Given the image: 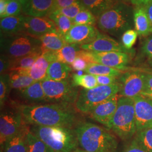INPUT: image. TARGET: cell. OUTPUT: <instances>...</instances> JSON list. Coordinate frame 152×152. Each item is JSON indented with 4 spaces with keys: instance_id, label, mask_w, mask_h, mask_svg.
Masks as SVG:
<instances>
[{
    "instance_id": "6da1fadb",
    "label": "cell",
    "mask_w": 152,
    "mask_h": 152,
    "mask_svg": "<svg viewBox=\"0 0 152 152\" xmlns=\"http://www.w3.org/2000/svg\"><path fill=\"white\" fill-rule=\"evenodd\" d=\"M18 108L24 124L45 127L73 128L79 122L72 106L59 104H23Z\"/></svg>"
},
{
    "instance_id": "7a4b0ae2",
    "label": "cell",
    "mask_w": 152,
    "mask_h": 152,
    "mask_svg": "<svg viewBox=\"0 0 152 152\" xmlns=\"http://www.w3.org/2000/svg\"><path fill=\"white\" fill-rule=\"evenodd\" d=\"M80 149L84 152H118V141L107 129L95 124L80 122L75 127Z\"/></svg>"
},
{
    "instance_id": "3957f363",
    "label": "cell",
    "mask_w": 152,
    "mask_h": 152,
    "mask_svg": "<svg viewBox=\"0 0 152 152\" xmlns=\"http://www.w3.org/2000/svg\"><path fill=\"white\" fill-rule=\"evenodd\" d=\"M30 131L53 152H77L80 149L75 129L31 125Z\"/></svg>"
},
{
    "instance_id": "277c9868",
    "label": "cell",
    "mask_w": 152,
    "mask_h": 152,
    "mask_svg": "<svg viewBox=\"0 0 152 152\" xmlns=\"http://www.w3.org/2000/svg\"><path fill=\"white\" fill-rule=\"evenodd\" d=\"M96 24L103 32L121 37L134 27V8L125 2L116 3L98 17Z\"/></svg>"
},
{
    "instance_id": "5b68a950",
    "label": "cell",
    "mask_w": 152,
    "mask_h": 152,
    "mask_svg": "<svg viewBox=\"0 0 152 152\" xmlns=\"http://www.w3.org/2000/svg\"><path fill=\"white\" fill-rule=\"evenodd\" d=\"M109 130L123 141L130 140L135 135L136 120L133 99L120 96Z\"/></svg>"
},
{
    "instance_id": "8992f818",
    "label": "cell",
    "mask_w": 152,
    "mask_h": 152,
    "mask_svg": "<svg viewBox=\"0 0 152 152\" xmlns=\"http://www.w3.org/2000/svg\"><path fill=\"white\" fill-rule=\"evenodd\" d=\"M120 92L118 83L110 85H98L91 89H82L75 104L76 109L84 114H89L92 109Z\"/></svg>"
},
{
    "instance_id": "52a82bcc",
    "label": "cell",
    "mask_w": 152,
    "mask_h": 152,
    "mask_svg": "<svg viewBox=\"0 0 152 152\" xmlns=\"http://www.w3.org/2000/svg\"><path fill=\"white\" fill-rule=\"evenodd\" d=\"M41 82L47 102L68 106L75 105L79 92L69 80L56 81L45 79Z\"/></svg>"
},
{
    "instance_id": "ba28073f",
    "label": "cell",
    "mask_w": 152,
    "mask_h": 152,
    "mask_svg": "<svg viewBox=\"0 0 152 152\" xmlns=\"http://www.w3.org/2000/svg\"><path fill=\"white\" fill-rule=\"evenodd\" d=\"M1 49L4 54L7 55L11 60L34 53L42 52L40 40L31 36H20L7 39L1 44Z\"/></svg>"
},
{
    "instance_id": "9c48e42d",
    "label": "cell",
    "mask_w": 152,
    "mask_h": 152,
    "mask_svg": "<svg viewBox=\"0 0 152 152\" xmlns=\"http://www.w3.org/2000/svg\"><path fill=\"white\" fill-rule=\"evenodd\" d=\"M22 113L18 108L5 109L0 115V145L1 149L6 142L21 129L23 124Z\"/></svg>"
},
{
    "instance_id": "30bf717a",
    "label": "cell",
    "mask_w": 152,
    "mask_h": 152,
    "mask_svg": "<svg viewBox=\"0 0 152 152\" xmlns=\"http://www.w3.org/2000/svg\"><path fill=\"white\" fill-rule=\"evenodd\" d=\"M120 95L133 99L145 91L144 72L139 70L124 72L120 77Z\"/></svg>"
},
{
    "instance_id": "8fae6325",
    "label": "cell",
    "mask_w": 152,
    "mask_h": 152,
    "mask_svg": "<svg viewBox=\"0 0 152 152\" xmlns=\"http://www.w3.org/2000/svg\"><path fill=\"white\" fill-rule=\"evenodd\" d=\"M88 52L92 58V63L101 64L122 71L127 69V65L132 59V54L123 52Z\"/></svg>"
},
{
    "instance_id": "7c38bea8",
    "label": "cell",
    "mask_w": 152,
    "mask_h": 152,
    "mask_svg": "<svg viewBox=\"0 0 152 152\" xmlns=\"http://www.w3.org/2000/svg\"><path fill=\"white\" fill-rule=\"evenodd\" d=\"M57 28L49 17H35L24 15L23 31L31 36L38 38L47 33L56 31Z\"/></svg>"
},
{
    "instance_id": "4fadbf2b",
    "label": "cell",
    "mask_w": 152,
    "mask_h": 152,
    "mask_svg": "<svg viewBox=\"0 0 152 152\" xmlns=\"http://www.w3.org/2000/svg\"><path fill=\"white\" fill-rule=\"evenodd\" d=\"M80 48L83 50L94 52L118 51L132 54L134 53L133 50H126L121 43L108 35L100 32L92 42L89 44L82 45L80 46Z\"/></svg>"
},
{
    "instance_id": "5bb4252c",
    "label": "cell",
    "mask_w": 152,
    "mask_h": 152,
    "mask_svg": "<svg viewBox=\"0 0 152 152\" xmlns=\"http://www.w3.org/2000/svg\"><path fill=\"white\" fill-rule=\"evenodd\" d=\"M120 96L121 95L118 94L115 95L95 107L88 114L91 118L103 125L109 130L110 123L117 108Z\"/></svg>"
},
{
    "instance_id": "9a60e30c",
    "label": "cell",
    "mask_w": 152,
    "mask_h": 152,
    "mask_svg": "<svg viewBox=\"0 0 152 152\" xmlns=\"http://www.w3.org/2000/svg\"><path fill=\"white\" fill-rule=\"evenodd\" d=\"M133 100L137 132L152 125V100L142 95Z\"/></svg>"
},
{
    "instance_id": "2e32d148",
    "label": "cell",
    "mask_w": 152,
    "mask_h": 152,
    "mask_svg": "<svg viewBox=\"0 0 152 152\" xmlns=\"http://www.w3.org/2000/svg\"><path fill=\"white\" fill-rule=\"evenodd\" d=\"M99 33L94 26L74 24L64 37L67 44L81 46L92 42L98 37Z\"/></svg>"
},
{
    "instance_id": "e0dca14e",
    "label": "cell",
    "mask_w": 152,
    "mask_h": 152,
    "mask_svg": "<svg viewBox=\"0 0 152 152\" xmlns=\"http://www.w3.org/2000/svg\"><path fill=\"white\" fill-rule=\"evenodd\" d=\"M56 61L53 51L43 52L32 66L28 69L15 71L31 77L35 81H42L46 79L50 64Z\"/></svg>"
},
{
    "instance_id": "ac0fdd59",
    "label": "cell",
    "mask_w": 152,
    "mask_h": 152,
    "mask_svg": "<svg viewBox=\"0 0 152 152\" xmlns=\"http://www.w3.org/2000/svg\"><path fill=\"white\" fill-rule=\"evenodd\" d=\"M54 0H27L23 12L27 16L45 17L53 12Z\"/></svg>"
},
{
    "instance_id": "d6986e66",
    "label": "cell",
    "mask_w": 152,
    "mask_h": 152,
    "mask_svg": "<svg viewBox=\"0 0 152 152\" xmlns=\"http://www.w3.org/2000/svg\"><path fill=\"white\" fill-rule=\"evenodd\" d=\"M25 124L24 123L16 134L7 141L3 148L1 149V152H28L27 136L30 128Z\"/></svg>"
},
{
    "instance_id": "ffe728a7",
    "label": "cell",
    "mask_w": 152,
    "mask_h": 152,
    "mask_svg": "<svg viewBox=\"0 0 152 152\" xmlns=\"http://www.w3.org/2000/svg\"><path fill=\"white\" fill-rule=\"evenodd\" d=\"M134 23L135 29L139 36L145 37L152 33L151 24L144 6L134 8Z\"/></svg>"
},
{
    "instance_id": "44dd1931",
    "label": "cell",
    "mask_w": 152,
    "mask_h": 152,
    "mask_svg": "<svg viewBox=\"0 0 152 152\" xmlns=\"http://www.w3.org/2000/svg\"><path fill=\"white\" fill-rule=\"evenodd\" d=\"M37 38L41 42L42 53L58 51L68 44L65 41L64 36L58 31L47 33Z\"/></svg>"
},
{
    "instance_id": "7402d4cb",
    "label": "cell",
    "mask_w": 152,
    "mask_h": 152,
    "mask_svg": "<svg viewBox=\"0 0 152 152\" xmlns=\"http://www.w3.org/2000/svg\"><path fill=\"white\" fill-rule=\"evenodd\" d=\"M22 98L29 102L40 103L47 102L41 81H36L31 86L19 90Z\"/></svg>"
},
{
    "instance_id": "603a6c76",
    "label": "cell",
    "mask_w": 152,
    "mask_h": 152,
    "mask_svg": "<svg viewBox=\"0 0 152 152\" xmlns=\"http://www.w3.org/2000/svg\"><path fill=\"white\" fill-rule=\"evenodd\" d=\"M72 69L69 65L59 61H54L49 65L46 79L56 81L67 80Z\"/></svg>"
},
{
    "instance_id": "cb8c5ba5",
    "label": "cell",
    "mask_w": 152,
    "mask_h": 152,
    "mask_svg": "<svg viewBox=\"0 0 152 152\" xmlns=\"http://www.w3.org/2000/svg\"><path fill=\"white\" fill-rule=\"evenodd\" d=\"M23 20L24 15L8 16L1 19V33L6 35H12L23 31Z\"/></svg>"
},
{
    "instance_id": "d4e9b609",
    "label": "cell",
    "mask_w": 152,
    "mask_h": 152,
    "mask_svg": "<svg viewBox=\"0 0 152 152\" xmlns=\"http://www.w3.org/2000/svg\"><path fill=\"white\" fill-rule=\"evenodd\" d=\"M81 50L80 46L68 44L59 50L53 52L56 61L71 65Z\"/></svg>"
},
{
    "instance_id": "484cf974",
    "label": "cell",
    "mask_w": 152,
    "mask_h": 152,
    "mask_svg": "<svg viewBox=\"0 0 152 152\" xmlns=\"http://www.w3.org/2000/svg\"><path fill=\"white\" fill-rule=\"evenodd\" d=\"M86 9L98 18L115 4L113 0H80Z\"/></svg>"
},
{
    "instance_id": "4316f807",
    "label": "cell",
    "mask_w": 152,
    "mask_h": 152,
    "mask_svg": "<svg viewBox=\"0 0 152 152\" xmlns=\"http://www.w3.org/2000/svg\"><path fill=\"white\" fill-rule=\"evenodd\" d=\"M42 54V52L39 51L11 60V66L9 71H24L29 69Z\"/></svg>"
},
{
    "instance_id": "83f0119b",
    "label": "cell",
    "mask_w": 152,
    "mask_h": 152,
    "mask_svg": "<svg viewBox=\"0 0 152 152\" xmlns=\"http://www.w3.org/2000/svg\"><path fill=\"white\" fill-rule=\"evenodd\" d=\"M85 72L87 74L94 76H110L116 77H120L124 73V71L96 63H91L89 64Z\"/></svg>"
},
{
    "instance_id": "f1b7e54d",
    "label": "cell",
    "mask_w": 152,
    "mask_h": 152,
    "mask_svg": "<svg viewBox=\"0 0 152 152\" xmlns=\"http://www.w3.org/2000/svg\"><path fill=\"white\" fill-rule=\"evenodd\" d=\"M9 75L11 88L18 91L31 86L36 82L31 77L19 73L15 71L9 72Z\"/></svg>"
},
{
    "instance_id": "f546056e",
    "label": "cell",
    "mask_w": 152,
    "mask_h": 152,
    "mask_svg": "<svg viewBox=\"0 0 152 152\" xmlns=\"http://www.w3.org/2000/svg\"><path fill=\"white\" fill-rule=\"evenodd\" d=\"M72 83L75 87H83L84 89H91L98 86L96 76L90 74H73Z\"/></svg>"
},
{
    "instance_id": "4dcf8cb0",
    "label": "cell",
    "mask_w": 152,
    "mask_h": 152,
    "mask_svg": "<svg viewBox=\"0 0 152 152\" xmlns=\"http://www.w3.org/2000/svg\"><path fill=\"white\" fill-rule=\"evenodd\" d=\"M48 17L54 22L58 31L64 36H65L74 25L72 20L69 18L56 11L51 12Z\"/></svg>"
},
{
    "instance_id": "1f68e13d",
    "label": "cell",
    "mask_w": 152,
    "mask_h": 152,
    "mask_svg": "<svg viewBox=\"0 0 152 152\" xmlns=\"http://www.w3.org/2000/svg\"><path fill=\"white\" fill-rule=\"evenodd\" d=\"M134 139L147 152H152V125L137 132Z\"/></svg>"
},
{
    "instance_id": "d6a6232c",
    "label": "cell",
    "mask_w": 152,
    "mask_h": 152,
    "mask_svg": "<svg viewBox=\"0 0 152 152\" xmlns=\"http://www.w3.org/2000/svg\"><path fill=\"white\" fill-rule=\"evenodd\" d=\"M28 152H53L44 141L29 130L27 136Z\"/></svg>"
},
{
    "instance_id": "836d02e7",
    "label": "cell",
    "mask_w": 152,
    "mask_h": 152,
    "mask_svg": "<svg viewBox=\"0 0 152 152\" xmlns=\"http://www.w3.org/2000/svg\"><path fill=\"white\" fill-rule=\"evenodd\" d=\"M73 24L95 26L97 23V18L87 9L80 12L77 16L72 20Z\"/></svg>"
},
{
    "instance_id": "e575fe53",
    "label": "cell",
    "mask_w": 152,
    "mask_h": 152,
    "mask_svg": "<svg viewBox=\"0 0 152 152\" xmlns=\"http://www.w3.org/2000/svg\"><path fill=\"white\" fill-rule=\"evenodd\" d=\"M9 73L1 75L0 78V107L2 109L11 90Z\"/></svg>"
},
{
    "instance_id": "d590c367",
    "label": "cell",
    "mask_w": 152,
    "mask_h": 152,
    "mask_svg": "<svg viewBox=\"0 0 152 152\" xmlns=\"http://www.w3.org/2000/svg\"><path fill=\"white\" fill-rule=\"evenodd\" d=\"M85 9V7L82 4L81 1L80 0H78L71 6L63 9L57 10L56 11L72 20L77 16V15L80 12L83 10Z\"/></svg>"
},
{
    "instance_id": "8d00e7d4",
    "label": "cell",
    "mask_w": 152,
    "mask_h": 152,
    "mask_svg": "<svg viewBox=\"0 0 152 152\" xmlns=\"http://www.w3.org/2000/svg\"><path fill=\"white\" fill-rule=\"evenodd\" d=\"M138 34L135 29H131L126 31L121 36V44L127 50H132V48L136 42Z\"/></svg>"
},
{
    "instance_id": "74e56055",
    "label": "cell",
    "mask_w": 152,
    "mask_h": 152,
    "mask_svg": "<svg viewBox=\"0 0 152 152\" xmlns=\"http://www.w3.org/2000/svg\"><path fill=\"white\" fill-rule=\"evenodd\" d=\"M23 5L21 2L14 0H9L4 15L1 17V19L8 16H18L23 11Z\"/></svg>"
},
{
    "instance_id": "f35d334b",
    "label": "cell",
    "mask_w": 152,
    "mask_h": 152,
    "mask_svg": "<svg viewBox=\"0 0 152 152\" xmlns=\"http://www.w3.org/2000/svg\"><path fill=\"white\" fill-rule=\"evenodd\" d=\"M140 54L147 58L148 62L152 61V36L148 37L142 44L140 48Z\"/></svg>"
},
{
    "instance_id": "ab89813d",
    "label": "cell",
    "mask_w": 152,
    "mask_h": 152,
    "mask_svg": "<svg viewBox=\"0 0 152 152\" xmlns=\"http://www.w3.org/2000/svg\"><path fill=\"white\" fill-rule=\"evenodd\" d=\"M121 152H147L134 139L128 142L123 148Z\"/></svg>"
},
{
    "instance_id": "60d3db41",
    "label": "cell",
    "mask_w": 152,
    "mask_h": 152,
    "mask_svg": "<svg viewBox=\"0 0 152 152\" xmlns=\"http://www.w3.org/2000/svg\"><path fill=\"white\" fill-rule=\"evenodd\" d=\"M98 85H110L118 83L117 77L110 76H95Z\"/></svg>"
},
{
    "instance_id": "b9f144b4",
    "label": "cell",
    "mask_w": 152,
    "mask_h": 152,
    "mask_svg": "<svg viewBox=\"0 0 152 152\" xmlns=\"http://www.w3.org/2000/svg\"><path fill=\"white\" fill-rule=\"evenodd\" d=\"M11 59L7 55L1 54L0 58V73L1 75L6 73L9 71L11 66Z\"/></svg>"
},
{
    "instance_id": "7bdbcfd3",
    "label": "cell",
    "mask_w": 152,
    "mask_h": 152,
    "mask_svg": "<svg viewBox=\"0 0 152 152\" xmlns=\"http://www.w3.org/2000/svg\"><path fill=\"white\" fill-rule=\"evenodd\" d=\"M77 1L78 0H54L53 12L68 7Z\"/></svg>"
},
{
    "instance_id": "ee69618b",
    "label": "cell",
    "mask_w": 152,
    "mask_h": 152,
    "mask_svg": "<svg viewBox=\"0 0 152 152\" xmlns=\"http://www.w3.org/2000/svg\"><path fill=\"white\" fill-rule=\"evenodd\" d=\"M144 76L145 81V91L152 92V74L144 72Z\"/></svg>"
},
{
    "instance_id": "f6af8a7d",
    "label": "cell",
    "mask_w": 152,
    "mask_h": 152,
    "mask_svg": "<svg viewBox=\"0 0 152 152\" xmlns=\"http://www.w3.org/2000/svg\"><path fill=\"white\" fill-rule=\"evenodd\" d=\"M131 4L135 6H146L149 2L152 1V0H129Z\"/></svg>"
},
{
    "instance_id": "bcb514c9",
    "label": "cell",
    "mask_w": 152,
    "mask_h": 152,
    "mask_svg": "<svg viewBox=\"0 0 152 152\" xmlns=\"http://www.w3.org/2000/svg\"><path fill=\"white\" fill-rule=\"evenodd\" d=\"M145 8L147 11V15L148 16L151 24V27H152L151 33H152V1L149 2L148 4H147V5L145 6Z\"/></svg>"
},
{
    "instance_id": "7dc6e473",
    "label": "cell",
    "mask_w": 152,
    "mask_h": 152,
    "mask_svg": "<svg viewBox=\"0 0 152 152\" xmlns=\"http://www.w3.org/2000/svg\"><path fill=\"white\" fill-rule=\"evenodd\" d=\"M9 0H0V17L5 13Z\"/></svg>"
},
{
    "instance_id": "c3c4849f",
    "label": "cell",
    "mask_w": 152,
    "mask_h": 152,
    "mask_svg": "<svg viewBox=\"0 0 152 152\" xmlns=\"http://www.w3.org/2000/svg\"><path fill=\"white\" fill-rule=\"evenodd\" d=\"M142 95H144L146 97L151 99V100H152V92L151 91H144L143 92H141V94Z\"/></svg>"
},
{
    "instance_id": "681fc988",
    "label": "cell",
    "mask_w": 152,
    "mask_h": 152,
    "mask_svg": "<svg viewBox=\"0 0 152 152\" xmlns=\"http://www.w3.org/2000/svg\"><path fill=\"white\" fill-rule=\"evenodd\" d=\"M139 71L143 72H145V73H150V74H152V69H144V70L140 69Z\"/></svg>"
},
{
    "instance_id": "f907efd6",
    "label": "cell",
    "mask_w": 152,
    "mask_h": 152,
    "mask_svg": "<svg viewBox=\"0 0 152 152\" xmlns=\"http://www.w3.org/2000/svg\"><path fill=\"white\" fill-rule=\"evenodd\" d=\"M126 0H113L115 4L116 3H118V2H125Z\"/></svg>"
},
{
    "instance_id": "816d5d0a",
    "label": "cell",
    "mask_w": 152,
    "mask_h": 152,
    "mask_svg": "<svg viewBox=\"0 0 152 152\" xmlns=\"http://www.w3.org/2000/svg\"><path fill=\"white\" fill-rule=\"evenodd\" d=\"M14 1H19V2H21L23 5H24L26 2V1H27V0H14Z\"/></svg>"
},
{
    "instance_id": "f5cc1de1",
    "label": "cell",
    "mask_w": 152,
    "mask_h": 152,
    "mask_svg": "<svg viewBox=\"0 0 152 152\" xmlns=\"http://www.w3.org/2000/svg\"><path fill=\"white\" fill-rule=\"evenodd\" d=\"M77 152H83V151H82V150H81V149H79V150H78V151H77Z\"/></svg>"
},
{
    "instance_id": "db71d44e",
    "label": "cell",
    "mask_w": 152,
    "mask_h": 152,
    "mask_svg": "<svg viewBox=\"0 0 152 152\" xmlns=\"http://www.w3.org/2000/svg\"><path fill=\"white\" fill-rule=\"evenodd\" d=\"M149 64L151 65V66H152V61H150V62H149Z\"/></svg>"
}]
</instances>
